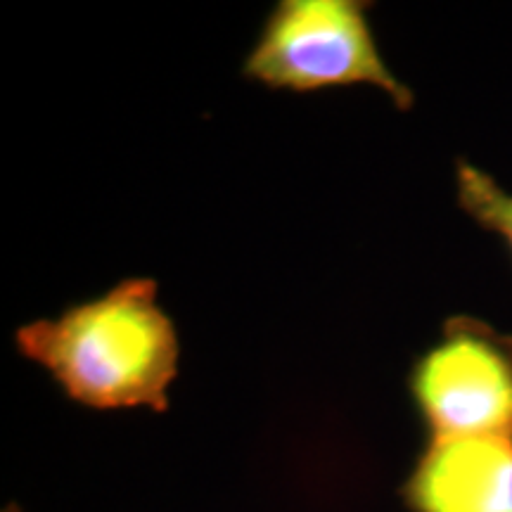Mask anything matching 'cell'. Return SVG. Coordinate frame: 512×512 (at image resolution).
<instances>
[{
    "label": "cell",
    "instance_id": "6da1fadb",
    "mask_svg": "<svg viewBox=\"0 0 512 512\" xmlns=\"http://www.w3.org/2000/svg\"><path fill=\"white\" fill-rule=\"evenodd\" d=\"M15 344L81 406L169 408L166 392L178 375L181 344L174 320L159 309L155 280H121L60 318L22 325Z\"/></svg>",
    "mask_w": 512,
    "mask_h": 512
},
{
    "label": "cell",
    "instance_id": "7a4b0ae2",
    "mask_svg": "<svg viewBox=\"0 0 512 512\" xmlns=\"http://www.w3.org/2000/svg\"><path fill=\"white\" fill-rule=\"evenodd\" d=\"M368 10L366 0H280L242 74L294 93L363 83L387 93L399 110H411V88L382 60Z\"/></svg>",
    "mask_w": 512,
    "mask_h": 512
},
{
    "label": "cell",
    "instance_id": "3957f363",
    "mask_svg": "<svg viewBox=\"0 0 512 512\" xmlns=\"http://www.w3.org/2000/svg\"><path fill=\"white\" fill-rule=\"evenodd\" d=\"M408 387L430 437L512 441V335L484 320L448 318Z\"/></svg>",
    "mask_w": 512,
    "mask_h": 512
},
{
    "label": "cell",
    "instance_id": "277c9868",
    "mask_svg": "<svg viewBox=\"0 0 512 512\" xmlns=\"http://www.w3.org/2000/svg\"><path fill=\"white\" fill-rule=\"evenodd\" d=\"M401 496L413 512H512V441L430 437Z\"/></svg>",
    "mask_w": 512,
    "mask_h": 512
},
{
    "label": "cell",
    "instance_id": "5b68a950",
    "mask_svg": "<svg viewBox=\"0 0 512 512\" xmlns=\"http://www.w3.org/2000/svg\"><path fill=\"white\" fill-rule=\"evenodd\" d=\"M458 204L479 226L501 235L512 252V195L465 159L456 166Z\"/></svg>",
    "mask_w": 512,
    "mask_h": 512
},
{
    "label": "cell",
    "instance_id": "8992f818",
    "mask_svg": "<svg viewBox=\"0 0 512 512\" xmlns=\"http://www.w3.org/2000/svg\"><path fill=\"white\" fill-rule=\"evenodd\" d=\"M3 512H19V508L15 503H10V505H5V510Z\"/></svg>",
    "mask_w": 512,
    "mask_h": 512
}]
</instances>
